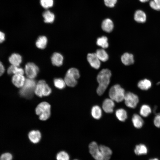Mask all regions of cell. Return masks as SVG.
<instances>
[{
    "label": "cell",
    "instance_id": "39",
    "mask_svg": "<svg viewBox=\"0 0 160 160\" xmlns=\"http://www.w3.org/2000/svg\"><path fill=\"white\" fill-rule=\"evenodd\" d=\"M5 71L4 68L1 62L0 64V75L1 76L4 73Z\"/></svg>",
    "mask_w": 160,
    "mask_h": 160
},
{
    "label": "cell",
    "instance_id": "32",
    "mask_svg": "<svg viewBox=\"0 0 160 160\" xmlns=\"http://www.w3.org/2000/svg\"><path fill=\"white\" fill-rule=\"evenodd\" d=\"M56 159L57 160H69V156L66 152L62 151L57 153Z\"/></svg>",
    "mask_w": 160,
    "mask_h": 160
},
{
    "label": "cell",
    "instance_id": "20",
    "mask_svg": "<svg viewBox=\"0 0 160 160\" xmlns=\"http://www.w3.org/2000/svg\"><path fill=\"white\" fill-rule=\"evenodd\" d=\"M24 72V71L22 68L13 65H11L7 70V73L9 75L12 74L23 75Z\"/></svg>",
    "mask_w": 160,
    "mask_h": 160
},
{
    "label": "cell",
    "instance_id": "42",
    "mask_svg": "<svg viewBox=\"0 0 160 160\" xmlns=\"http://www.w3.org/2000/svg\"><path fill=\"white\" fill-rule=\"evenodd\" d=\"M160 84V82H158L157 83V84Z\"/></svg>",
    "mask_w": 160,
    "mask_h": 160
},
{
    "label": "cell",
    "instance_id": "30",
    "mask_svg": "<svg viewBox=\"0 0 160 160\" xmlns=\"http://www.w3.org/2000/svg\"><path fill=\"white\" fill-rule=\"evenodd\" d=\"M151 110L150 107L148 105H143L140 108V113L144 117H147L151 113Z\"/></svg>",
    "mask_w": 160,
    "mask_h": 160
},
{
    "label": "cell",
    "instance_id": "14",
    "mask_svg": "<svg viewBox=\"0 0 160 160\" xmlns=\"http://www.w3.org/2000/svg\"><path fill=\"white\" fill-rule=\"evenodd\" d=\"M63 58L60 53L55 52L51 57L52 63L53 65L57 66H61L63 63Z\"/></svg>",
    "mask_w": 160,
    "mask_h": 160
},
{
    "label": "cell",
    "instance_id": "18",
    "mask_svg": "<svg viewBox=\"0 0 160 160\" xmlns=\"http://www.w3.org/2000/svg\"><path fill=\"white\" fill-rule=\"evenodd\" d=\"M121 60L122 63L126 65L132 64L134 62L133 55L127 52L125 53L121 56Z\"/></svg>",
    "mask_w": 160,
    "mask_h": 160
},
{
    "label": "cell",
    "instance_id": "4",
    "mask_svg": "<svg viewBox=\"0 0 160 160\" xmlns=\"http://www.w3.org/2000/svg\"><path fill=\"white\" fill-rule=\"evenodd\" d=\"M125 94L124 89L118 84L112 87L109 92L110 98L118 103L121 102L124 100Z\"/></svg>",
    "mask_w": 160,
    "mask_h": 160
},
{
    "label": "cell",
    "instance_id": "19",
    "mask_svg": "<svg viewBox=\"0 0 160 160\" xmlns=\"http://www.w3.org/2000/svg\"><path fill=\"white\" fill-rule=\"evenodd\" d=\"M9 60L12 65L19 66L22 62V57L19 54L14 53L9 57Z\"/></svg>",
    "mask_w": 160,
    "mask_h": 160
},
{
    "label": "cell",
    "instance_id": "41",
    "mask_svg": "<svg viewBox=\"0 0 160 160\" xmlns=\"http://www.w3.org/2000/svg\"><path fill=\"white\" fill-rule=\"evenodd\" d=\"M149 160H159L158 159L156 158L150 159Z\"/></svg>",
    "mask_w": 160,
    "mask_h": 160
},
{
    "label": "cell",
    "instance_id": "25",
    "mask_svg": "<svg viewBox=\"0 0 160 160\" xmlns=\"http://www.w3.org/2000/svg\"><path fill=\"white\" fill-rule=\"evenodd\" d=\"M138 87L143 90H147L151 86V83L150 81L145 79L140 81L137 84Z\"/></svg>",
    "mask_w": 160,
    "mask_h": 160
},
{
    "label": "cell",
    "instance_id": "2",
    "mask_svg": "<svg viewBox=\"0 0 160 160\" xmlns=\"http://www.w3.org/2000/svg\"><path fill=\"white\" fill-rule=\"evenodd\" d=\"M37 84L33 79H26L23 86L19 91L20 95L23 97L29 99L32 97L34 93Z\"/></svg>",
    "mask_w": 160,
    "mask_h": 160
},
{
    "label": "cell",
    "instance_id": "29",
    "mask_svg": "<svg viewBox=\"0 0 160 160\" xmlns=\"http://www.w3.org/2000/svg\"><path fill=\"white\" fill-rule=\"evenodd\" d=\"M107 38L105 36L98 38L97 39L96 44L97 45L102 47L103 49L108 48V47Z\"/></svg>",
    "mask_w": 160,
    "mask_h": 160
},
{
    "label": "cell",
    "instance_id": "9",
    "mask_svg": "<svg viewBox=\"0 0 160 160\" xmlns=\"http://www.w3.org/2000/svg\"><path fill=\"white\" fill-rule=\"evenodd\" d=\"M90 154L96 160H103L99 146L95 142L91 143L89 146Z\"/></svg>",
    "mask_w": 160,
    "mask_h": 160
},
{
    "label": "cell",
    "instance_id": "7",
    "mask_svg": "<svg viewBox=\"0 0 160 160\" xmlns=\"http://www.w3.org/2000/svg\"><path fill=\"white\" fill-rule=\"evenodd\" d=\"M124 100L126 105L131 108H135L139 102L138 96L130 92L125 93Z\"/></svg>",
    "mask_w": 160,
    "mask_h": 160
},
{
    "label": "cell",
    "instance_id": "31",
    "mask_svg": "<svg viewBox=\"0 0 160 160\" xmlns=\"http://www.w3.org/2000/svg\"><path fill=\"white\" fill-rule=\"evenodd\" d=\"M54 83L56 88L60 89H64L66 85L64 80L59 78L55 79Z\"/></svg>",
    "mask_w": 160,
    "mask_h": 160
},
{
    "label": "cell",
    "instance_id": "3",
    "mask_svg": "<svg viewBox=\"0 0 160 160\" xmlns=\"http://www.w3.org/2000/svg\"><path fill=\"white\" fill-rule=\"evenodd\" d=\"M50 108V104L46 102H41L38 105L35 111L40 120L45 121L49 118L51 114Z\"/></svg>",
    "mask_w": 160,
    "mask_h": 160
},
{
    "label": "cell",
    "instance_id": "12",
    "mask_svg": "<svg viewBox=\"0 0 160 160\" xmlns=\"http://www.w3.org/2000/svg\"><path fill=\"white\" fill-rule=\"evenodd\" d=\"M114 106L115 103L114 101L111 98H107L105 99L103 103V109L106 113H112Z\"/></svg>",
    "mask_w": 160,
    "mask_h": 160
},
{
    "label": "cell",
    "instance_id": "13",
    "mask_svg": "<svg viewBox=\"0 0 160 160\" xmlns=\"http://www.w3.org/2000/svg\"><path fill=\"white\" fill-rule=\"evenodd\" d=\"M134 19L137 23H143L146 20L147 16L145 13L141 10H136L134 15Z\"/></svg>",
    "mask_w": 160,
    "mask_h": 160
},
{
    "label": "cell",
    "instance_id": "17",
    "mask_svg": "<svg viewBox=\"0 0 160 160\" xmlns=\"http://www.w3.org/2000/svg\"><path fill=\"white\" fill-rule=\"evenodd\" d=\"M29 139L33 143H36L40 141L41 135L39 130H33L30 131L28 135Z\"/></svg>",
    "mask_w": 160,
    "mask_h": 160
},
{
    "label": "cell",
    "instance_id": "1",
    "mask_svg": "<svg viewBox=\"0 0 160 160\" xmlns=\"http://www.w3.org/2000/svg\"><path fill=\"white\" fill-rule=\"evenodd\" d=\"M111 76V71L108 69H102L98 74L97 80L99 86L97 92L99 95H102L105 92L109 84Z\"/></svg>",
    "mask_w": 160,
    "mask_h": 160
},
{
    "label": "cell",
    "instance_id": "24",
    "mask_svg": "<svg viewBox=\"0 0 160 160\" xmlns=\"http://www.w3.org/2000/svg\"><path fill=\"white\" fill-rule=\"evenodd\" d=\"M47 43V38L45 36H42L38 37L36 41V44L38 48L43 49L46 47Z\"/></svg>",
    "mask_w": 160,
    "mask_h": 160
},
{
    "label": "cell",
    "instance_id": "36",
    "mask_svg": "<svg viewBox=\"0 0 160 160\" xmlns=\"http://www.w3.org/2000/svg\"><path fill=\"white\" fill-rule=\"evenodd\" d=\"M117 0H104L105 5L109 7H114Z\"/></svg>",
    "mask_w": 160,
    "mask_h": 160
},
{
    "label": "cell",
    "instance_id": "37",
    "mask_svg": "<svg viewBox=\"0 0 160 160\" xmlns=\"http://www.w3.org/2000/svg\"><path fill=\"white\" fill-rule=\"evenodd\" d=\"M154 125L157 127H160V113H158L155 116L154 119Z\"/></svg>",
    "mask_w": 160,
    "mask_h": 160
},
{
    "label": "cell",
    "instance_id": "16",
    "mask_svg": "<svg viewBox=\"0 0 160 160\" xmlns=\"http://www.w3.org/2000/svg\"><path fill=\"white\" fill-rule=\"evenodd\" d=\"M102 28L104 31L110 33L111 32L114 27V25L112 20L109 18L104 20L101 25Z\"/></svg>",
    "mask_w": 160,
    "mask_h": 160
},
{
    "label": "cell",
    "instance_id": "38",
    "mask_svg": "<svg viewBox=\"0 0 160 160\" xmlns=\"http://www.w3.org/2000/svg\"><path fill=\"white\" fill-rule=\"evenodd\" d=\"M5 36L3 32L1 31L0 33V41L1 43L5 40Z\"/></svg>",
    "mask_w": 160,
    "mask_h": 160
},
{
    "label": "cell",
    "instance_id": "35",
    "mask_svg": "<svg viewBox=\"0 0 160 160\" xmlns=\"http://www.w3.org/2000/svg\"><path fill=\"white\" fill-rule=\"evenodd\" d=\"M12 155L9 153H4L0 157V160H12Z\"/></svg>",
    "mask_w": 160,
    "mask_h": 160
},
{
    "label": "cell",
    "instance_id": "10",
    "mask_svg": "<svg viewBox=\"0 0 160 160\" xmlns=\"http://www.w3.org/2000/svg\"><path fill=\"white\" fill-rule=\"evenodd\" d=\"M87 58L88 62L92 67L96 69L99 68L100 62L96 53L88 54Z\"/></svg>",
    "mask_w": 160,
    "mask_h": 160
},
{
    "label": "cell",
    "instance_id": "8",
    "mask_svg": "<svg viewBox=\"0 0 160 160\" xmlns=\"http://www.w3.org/2000/svg\"><path fill=\"white\" fill-rule=\"evenodd\" d=\"M38 66L33 63H28L25 66L24 71L28 78L34 79L39 72Z\"/></svg>",
    "mask_w": 160,
    "mask_h": 160
},
{
    "label": "cell",
    "instance_id": "28",
    "mask_svg": "<svg viewBox=\"0 0 160 160\" xmlns=\"http://www.w3.org/2000/svg\"><path fill=\"white\" fill-rule=\"evenodd\" d=\"M95 53L100 61L104 62L107 61L108 59V54L103 49H97Z\"/></svg>",
    "mask_w": 160,
    "mask_h": 160
},
{
    "label": "cell",
    "instance_id": "43",
    "mask_svg": "<svg viewBox=\"0 0 160 160\" xmlns=\"http://www.w3.org/2000/svg\"><path fill=\"white\" fill-rule=\"evenodd\" d=\"M78 160V159H74V160Z\"/></svg>",
    "mask_w": 160,
    "mask_h": 160
},
{
    "label": "cell",
    "instance_id": "26",
    "mask_svg": "<svg viewBox=\"0 0 160 160\" xmlns=\"http://www.w3.org/2000/svg\"><path fill=\"white\" fill-rule=\"evenodd\" d=\"M134 152L135 154L137 155H145L147 153L148 149L145 145L140 144L136 146Z\"/></svg>",
    "mask_w": 160,
    "mask_h": 160
},
{
    "label": "cell",
    "instance_id": "22",
    "mask_svg": "<svg viewBox=\"0 0 160 160\" xmlns=\"http://www.w3.org/2000/svg\"><path fill=\"white\" fill-rule=\"evenodd\" d=\"M42 15L44 18V21L45 23H51L55 19V15L49 10H47L43 12Z\"/></svg>",
    "mask_w": 160,
    "mask_h": 160
},
{
    "label": "cell",
    "instance_id": "33",
    "mask_svg": "<svg viewBox=\"0 0 160 160\" xmlns=\"http://www.w3.org/2000/svg\"><path fill=\"white\" fill-rule=\"evenodd\" d=\"M150 7L156 11L160 10V0H151L149 2Z\"/></svg>",
    "mask_w": 160,
    "mask_h": 160
},
{
    "label": "cell",
    "instance_id": "23",
    "mask_svg": "<svg viewBox=\"0 0 160 160\" xmlns=\"http://www.w3.org/2000/svg\"><path fill=\"white\" fill-rule=\"evenodd\" d=\"M91 113L94 118L96 119H99L102 115L101 109L98 105H95L92 108Z\"/></svg>",
    "mask_w": 160,
    "mask_h": 160
},
{
    "label": "cell",
    "instance_id": "15",
    "mask_svg": "<svg viewBox=\"0 0 160 160\" xmlns=\"http://www.w3.org/2000/svg\"><path fill=\"white\" fill-rule=\"evenodd\" d=\"M103 160H108L111 157L112 152L108 147L103 145L99 146Z\"/></svg>",
    "mask_w": 160,
    "mask_h": 160
},
{
    "label": "cell",
    "instance_id": "6",
    "mask_svg": "<svg viewBox=\"0 0 160 160\" xmlns=\"http://www.w3.org/2000/svg\"><path fill=\"white\" fill-rule=\"evenodd\" d=\"M51 92V88L44 80H42L39 81L37 84L34 93L38 96L42 97L49 95Z\"/></svg>",
    "mask_w": 160,
    "mask_h": 160
},
{
    "label": "cell",
    "instance_id": "21",
    "mask_svg": "<svg viewBox=\"0 0 160 160\" xmlns=\"http://www.w3.org/2000/svg\"><path fill=\"white\" fill-rule=\"evenodd\" d=\"M134 126L137 128H140L143 126L144 121L142 118L137 114H134L132 118Z\"/></svg>",
    "mask_w": 160,
    "mask_h": 160
},
{
    "label": "cell",
    "instance_id": "27",
    "mask_svg": "<svg viewBox=\"0 0 160 160\" xmlns=\"http://www.w3.org/2000/svg\"><path fill=\"white\" fill-rule=\"evenodd\" d=\"M115 114L118 119L121 121H125L127 117L126 111L123 108H120L116 110Z\"/></svg>",
    "mask_w": 160,
    "mask_h": 160
},
{
    "label": "cell",
    "instance_id": "11",
    "mask_svg": "<svg viewBox=\"0 0 160 160\" xmlns=\"http://www.w3.org/2000/svg\"><path fill=\"white\" fill-rule=\"evenodd\" d=\"M25 79L23 75L14 74L12 78V82L13 84L18 88H21L24 85Z\"/></svg>",
    "mask_w": 160,
    "mask_h": 160
},
{
    "label": "cell",
    "instance_id": "40",
    "mask_svg": "<svg viewBox=\"0 0 160 160\" xmlns=\"http://www.w3.org/2000/svg\"><path fill=\"white\" fill-rule=\"evenodd\" d=\"M140 2L142 3H145L148 1L149 0H139Z\"/></svg>",
    "mask_w": 160,
    "mask_h": 160
},
{
    "label": "cell",
    "instance_id": "34",
    "mask_svg": "<svg viewBox=\"0 0 160 160\" xmlns=\"http://www.w3.org/2000/svg\"><path fill=\"white\" fill-rule=\"evenodd\" d=\"M41 6L45 9H48L52 7L53 5V0H40Z\"/></svg>",
    "mask_w": 160,
    "mask_h": 160
},
{
    "label": "cell",
    "instance_id": "5",
    "mask_svg": "<svg viewBox=\"0 0 160 160\" xmlns=\"http://www.w3.org/2000/svg\"><path fill=\"white\" fill-rule=\"evenodd\" d=\"M80 75L78 70L75 68H71L67 71L64 78V80L66 84L71 87H75L77 84V79Z\"/></svg>",
    "mask_w": 160,
    "mask_h": 160
}]
</instances>
